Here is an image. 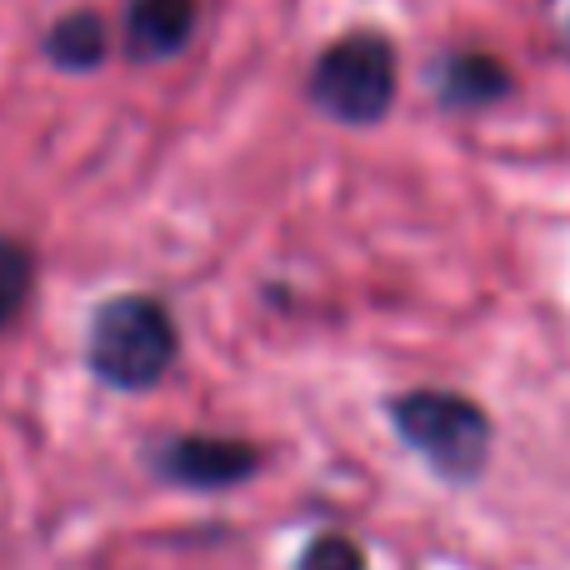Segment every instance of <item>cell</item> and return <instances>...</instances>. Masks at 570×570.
Here are the masks:
<instances>
[{"instance_id": "6da1fadb", "label": "cell", "mask_w": 570, "mask_h": 570, "mask_svg": "<svg viewBox=\"0 0 570 570\" xmlns=\"http://www.w3.org/2000/svg\"><path fill=\"white\" fill-rule=\"evenodd\" d=\"M176 361V325L166 305L146 295H120L90 321V371L116 391H146Z\"/></svg>"}, {"instance_id": "7a4b0ae2", "label": "cell", "mask_w": 570, "mask_h": 570, "mask_svg": "<svg viewBox=\"0 0 570 570\" xmlns=\"http://www.w3.org/2000/svg\"><path fill=\"white\" fill-rule=\"evenodd\" d=\"M311 100L331 120H345V126L381 120L395 100V46L375 30H355V36L335 40L315 60Z\"/></svg>"}, {"instance_id": "3957f363", "label": "cell", "mask_w": 570, "mask_h": 570, "mask_svg": "<svg viewBox=\"0 0 570 570\" xmlns=\"http://www.w3.org/2000/svg\"><path fill=\"white\" fill-rule=\"evenodd\" d=\"M395 425L401 435L445 475H475L491 451V425L471 401L445 391H415L395 401Z\"/></svg>"}, {"instance_id": "277c9868", "label": "cell", "mask_w": 570, "mask_h": 570, "mask_svg": "<svg viewBox=\"0 0 570 570\" xmlns=\"http://www.w3.org/2000/svg\"><path fill=\"white\" fill-rule=\"evenodd\" d=\"M196 30V0H130L126 50L136 60H170Z\"/></svg>"}, {"instance_id": "5b68a950", "label": "cell", "mask_w": 570, "mask_h": 570, "mask_svg": "<svg viewBox=\"0 0 570 570\" xmlns=\"http://www.w3.org/2000/svg\"><path fill=\"white\" fill-rule=\"evenodd\" d=\"M160 465L186 485H230L256 471V451L240 441H200L196 435V441H170L160 451Z\"/></svg>"}, {"instance_id": "8992f818", "label": "cell", "mask_w": 570, "mask_h": 570, "mask_svg": "<svg viewBox=\"0 0 570 570\" xmlns=\"http://www.w3.org/2000/svg\"><path fill=\"white\" fill-rule=\"evenodd\" d=\"M435 90H441V100L451 110H475V106L501 100L511 90V76L491 56H445L435 66Z\"/></svg>"}, {"instance_id": "52a82bcc", "label": "cell", "mask_w": 570, "mask_h": 570, "mask_svg": "<svg viewBox=\"0 0 570 570\" xmlns=\"http://www.w3.org/2000/svg\"><path fill=\"white\" fill-rule=\"evenodd\" d=\"M46 50H50L56 66L90 70V66H100V56H106V26H100L96 10H76V16H66V20L50 26Z\"/></svg>"}, {"instance_id": "ba28073f", "label": "cell", "mask_w": 570, "mask_h": 570, "mask_svg": "<svg viewBox=\"0 0 570 570\" xmlns=\"http://www.w3.org/2000/svg\"><path fill=\"white\" fill-rule=\"evenodd\" d=\"M30 271H36V266H30V250L0 236V325H6L10 315L26 305V295H30Z\"/></svg>"}, {"instance_id": "9c48e42d", "label": "cell", "mask_w": 570, "mask_h": 570, "mask_svg": "<svg viewBox=\"0 0 570 570\" xmlns=\"http://www.w3.org/2000/svg\"><path fill=\"white\" fill-rule=\"evenodd\" d=\"M301 570H365V561L345 535H325V541H315L311 551H305Z\"/></svg>"}]
</instances>
